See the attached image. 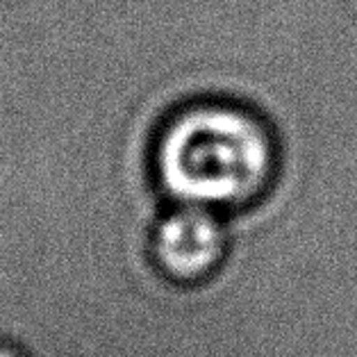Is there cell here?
<instances>
[{"instance_id": "7a4b0ae2", "label": "cell", "mask_w": 357, "mask_h": 357, "mask_svg": "<svg viewBox=\"0 0 357 357\" xmlns=\"http://www.w3.org/2000/svg\"><path fill=\"white\" fill-rule=\"evenodd\" d=\"M230 252L225 214L198 205H167L151 230L155 266L171 282L194 287L210 280Z\"/></svg>"}, {"instance_id": "6da1fadb", "label": "cell", "mask_w": 357, "mask_h": 357, "mask_svg": "<svg viewBox=\"0 0 357 357\" xmlns=\"http://www.w3.org/2000/svg\"><path fill=\"white\" fill-rule=\"evenodd\" d=\"M153 176L169 205L221 214L257 205L280 173V139L264 109L230 96L176 105L153 139Z\"/></svg>"}, {"instance_id": "3957f363", "label": "cell", "mask_w": 357, "mask_h": 357, "mask_svg": "<svg viewBox=\"0 0 357 357\" xmlns=\"http://www.w3.org/2000/svg\"><path fill=\"white\" fill-rule=\"evenodd\" d=\"M0 357H28V355L12 342H0Z\"/></svg>"}]
</instances>
